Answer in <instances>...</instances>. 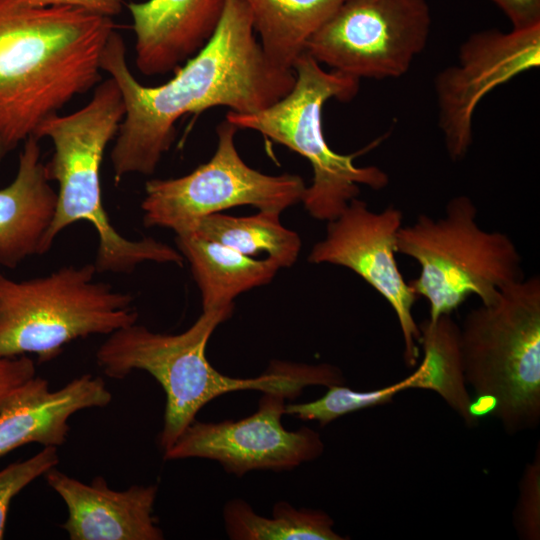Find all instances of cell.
<instances>
[{"label": "cell", "instance_id": "6da1fadb", "mask_svg": "<svg viewBox=\"0 0 540 540\" xmlns=\"http://www.w3.org/2000/svg\"><path fill=\"white\" fill-rule=\"evenodd\" d=\"M100 67L118 85L125 107L110 154L116 184L128 174L150 175L156 170L183 115L215 106L255 113L287 95L296 80L293 69L274 65L263 52L243 0H226L210 40L162 85L148 87L137 81L116 31L102 51Z\"/></svg>", "mask_w": 540, "mask_h": 540}, {"label": "cell", "instance_id": "7a4b0ae2", "mask_svg": "<svg viewBox=\"0 0 540 540\" xmlns=\"http://www.w3.org/2000/svg\"><path fill=\"white\" fill-rule=\"evenodd\" d=\"M115 24L70 6L0 0V141L8 151L101 81Z\"/></svg>", "mask_w": 540, "mask_h": 540}, {"label": "cell", "instance_id": "3957f363", "mask_svg": "<svg viewBox=\"0 0 540 540\" xmlns=\"http://www.w3.org/2000/svg\"><path fill=\"white\" fill-rule=\"evenodd\" d=\"M233 304L203 310L184 332H153L137 322L110 335L96 352V362L112 379H124L134 370L149 373L165 393L159 446L169 449L198 412L215 398L235 391L283 392L294 399L308 386L345 382L342 371L331 364H298L275 360L260 376L236 378L217 371L206 357L215 329L229 319Z\"/></svg>", "mask_w": 540, "mask_h": 540}, {"label": "cell", "instance_id": "277c9868", "mask_svg": "<svg viewBox=\"0 0 540 540\" xmlns=\"http://www.w3.org/2000/svg\"><path fill=\"white\" fill-rule=\"evenodd\" d=\"M125 114L116 82L97 84L81 109L46 118L33 137L51 140L54 151L45 164L47 177L58 184L55 214L44 240V254L70 225L86 221L98 238L97 272L130 273L145 262L183 265L173 247L153 238L131 240L112 225L102 201L101 165L105 150L115 138Z\"/></svg>", "mask_w": 540, "mask_h": 540}, {"label": "cell", "instance_id": "5b68a950", "mask_svg": "<svg viewBox=\"0 0 540 540\" xmlns=\"http://www.w3.org/2000/svg\"><path fill=\"white\" fill-rule=\"evenodd\" d=\"M464 375L476 396L494 400L506 432L540 422V278L503 288L495 301L471 309L460 327Z\"/></svg>", "mask_w": 540, "mask_h": 540}, {"label": "cell", "instance_id": "8992f818", "mask_svg": "<svg viewBox=\"0 0 540 540\" xmlns=\"http://www.w3.org/2000/svg\"><path fill=\"white\" fill-rule=\"evenodd\" d=\"M96 273L94 263L21 281L0 272V356L34 354L47 362L74 340L136 323L133 296L97 281Z\"/></svg>", "mask_w": 540, "mask_h": 540}, {"label": "cell", "instance_id": "52a82bcc", "mask_svg": "<svg viewBox=\"0 0 540 540\" xmlns=\"http://www.w3.org/2000/svg\"><path fill=\"white\" fill-rule=\"evenodd\" d=\"M292 69L296 80L287 95L255 113L229 111L226 119L237 128L257 131L308 159L313 180L301 201L312 217L328 222L357 198L359 185L380 190L389 179L376 166H356L354 158L361 152L339 154L324 137V104L333 98L352 100L359 91L360 80L336 70H324L306 52L296 59Z\"/></svg>", "mask_w": 540, "mask_h": 540}, {"label": "cell", "instance_id": "ba28073f", "mask_svg": "<svg viewBox=\"0 0 540 540\" xmlns=\"http://www.w3.org/2000/svg\"><path fill=\"white\" fill-rule=\"evenodd\" d=\"M476 216L472 199L460 195L447 203L443 217L421 214L398 231L397 253L420 265L409 285L428 301L431 321L451 315L471 295L490 304L503 288L524 278L512 239L482 229Z\"/></svg>", "mask_w": 540, "mask_h": 540}, {"label": "cell", "instance_id": "9c48e42d", "mask_svg": "<svg viewBox=\"0 0 540 540\" xmlns=\"http://www.w3.org/2000/svg\"><path fill=\"white\" fill-rule=\"evenodd\" d=\"M237 129L222 121L214 155L189 174L146 182L141 203L145 226L187 234L202 218L229 208L251 205L281 213L302 200L306 185L300 176L267 175L242 160L234 143Z\"/></svg>", "mask_w": 540, "mask_h": 540}, {"label": "cell", "instance_id": "30bf717a", "mask_svg": "<svg viewBox=\"0 0 540 540\" xmlns=\"http://www.w3.org/2000/svg\"><path fill=\"white\" fill-rule=\"evenodd\" d=\"M431 22L426 0H344L305 52L359 80L398 78L426 47Z\"/></svg>", "mask_w": 540, "mask_h": 540}, {"label": "cell", "instance_id": "8fae6325", "mask_svg": "<svg viewBox=\"0 0 540 540\" xmlns=\"http://www.w3.org/2000/svg\"><path fill=\"white\" fill-rule=\"evenodd\" d=\"M283 392H264L257 411L238 421L194 420L163 452L165 460L204 458L241 477L250 471L282 472L317 459L324 451L320 434L303 426L295 431L282 424Z\"/></svg>", "mask_w": 540, "mask_h": 540}, {"label": "cell", "instance_id": "7c38bea8", "mask_svg": "<svg viewBox=\"0 0 540 540\" xmlns=\"http://www.w3.org/2000/svg\"><path fill=\"white\" fill-rule=\"evenodd\" d=\"M402 221V212L393 206L373 212L364 201L354 198L328 221L324 239L314 245L308 260L352 270L387 301L401 329L404 361L414 367L420 355L421 335L412 314L417 296L395 258Z\"/></svg>", "mask_w": 540, "mask_h": 540}, {"label": "cell", "instance_id": "4fadbf2b", "mask_svg": "<svg viewBox=\"0 0 540 540\" xmlns=\"http://www.w3.org/2000/svg\"><path fill=\"white\" fill-rule=\"evenodd\" d=\"M539 66L540 25L508 33L484 30L469 36L460 46L458 63L435 78L438 124L451 160H462L468 153L473 115L484 96Z\"/></svg>", "mask_w": 540, "mask_h": 540}, {"label": "cell", "instance_id": "5bb4252c", "mask_svg": "<svg viewBox=\"0 0 540 540\" xmlns=\"http://www.w3.org/2000/svg\"><path fill=\"white\" fill-rule=\"evenodd\" d=\"M67 508L61 524L70 540H162L154 516L158 486L112 489L102 476L84 483L55 468L45 475Z\"/></svg>", "mask_w": 540, "mask_h": 540}, {"label": "cell", "instance_id": "9a60e30c", "mask_svg": "<svg viewBox=\"0 0 540 540\" xmlns=\"http://www.w3.org/2000/svg\"><path fill=\"white\" fill-rule=\"evenodd\" d=\"M111 401L99 376L83 374L56 390H50L45 378L33 376L0 409V459L30 443L58 448L67 440L75 413L103 408Z\"/></svg>", "mask_w": 540, "mask_h": 540}, {"label": "cell", "instance_id": "2e32d148", "mask_svg": "<svg viewBox=\"0 0 540 540\" xmlns=\"http://www.w3.org/2000/svg\"><path fill=\"white\" fill-rule=\"evenodd\" d=\"M226 0H147L128 9L136 35V66L146 76L175 71L213 36Z\"/></svg>", "mask_w": 540, "mask_h": 540}, {"label": "cell", "instance_id": "e0dca14e", "mask_svg": "<svg viewBox=\"0 0 540 540\" xmlns=\"http://www.w3.org/2000/svg\"><path fill=\"white\" fill-rule=\"evenodd\" d=\"M57 192L41 160L39 140L24 141L15 178L0 189V266L16 268L28 257L44 254Z\"/></svg>", "mask_w": 540, "mask_h": 540}, {"label": "cell", "instance_id": "ac0fdd59", "mask_svg": "<svg viewBox=\"0 0 540 540\" xmlns=\"http://www.w3.org/2000/svg\"><path fill=\"white\" fill-rule=\"evenodd\" d=\"M176 244L190 264L203 310L233 304L236 296L270 282L280 269L268 257L255 259L192 234L176 235Z\"/></svg>", "mask_w": 540, "mask_h": 540}, {"label": "cell", "instance_id": "d6986e66", "mask_svg": "<svg viewBox=\"0 0 540 540\" xmlns=\"http://www.w3.org/2000/svg\"><path fill=\"white\" fill-rule=\"evenodd\" d=\"M261 48L276 66L292 69L309 39L344 0H243Z\"/></svg>", "mask_w": 540, "mask_h": 540}, {"label": "cell", "instance_id": "ffe728a7", "mask_svg": "<svg viewBox=\"0 0 540 540\" xmlns=\"http://www.w3.org/2000/svg\"><path fill=\"white\" fill-rule=\"evenodd\" d=\"M423 359L413 372L412 388L436 392L467 426L478 422L470 413L472 397L467 389L460 348V326L451 315L421 322Z\"/></svg>", "mask_w": 540, "mask_h": 540}, {"label": "cell", "instance_id": "44dd1931", "mask_svg": "<svg viewBox=\"0 0 540 540\" xmlns=\"http://www.w3.org/2000/svg\"><path fill=\"white\" fill-rule=\"evenodd\" d=\"M187 234L220 243L249 257L264 253L280 268L293 265L301 248L298 234L285 228L280 213L273 211H259L247 217L214 213L202 218Z\"/></svg>", "mask_w": 540, "mask_h": 540}, {"label": "cell", "instance_id": "7402d4cb", "mask_svg": "<svg viewBox=\"0 0 540 540\" xmlns=\"http://www.w3.org/2000/svg\"><path fill=\"white\" fill-rule=\"evenodd\" d=\"M227 535L232 540H344L334 531V520L324 511L295 508L277 502L272 517L257 514L242 499H232L223 508Z\"/></svg>", "mask_w": 540, "mask_h": 540}, {"label": "cell", "instance_id": "603a6c76", "mask_svg": "<svg viewBox=\"0 0 540 540\" xmlns=\"http://www.w3.org/2000/svg\"><path fill=\"white\" fill-rule=\"evenodd\" d=\"M412 381L413 373L397 383L370 391H356L343 384L332 385L319 399L286 404L285 414L326 426L349 413L390 403L399 392L411 389Z\"/></svg>", "mask_w": 540, "mask_h": 540}, {"label": "cell", "instance_id": "cb8c5ba5", "mask_svg": "<svg viewBox=\"0 0 540 540\" xmlns=\"http://www.w3.org/2000/svg\"><path fill=\"white\" fill-rule=\"evenodd\" d=\"M58 463V448L44 447L30 458L11 463L0 470V540L5 535L7 515L13 498Z\"/></svg>", "mask_w": 540, "mask_h": 540}, {"label": "cell", "instance_id": "d4e9b609", "mask_svg": "<svg viewBox=\"0 0 540 540\" xmlns=\"http://www.w3.org/2000/svg\"><path fill=\"white\" fill-rule=\"evenodd\" d=\"M514 526L523 540L540 539V447L529 462L519 482V496L514 510Z\"/></svg>", "mask_w": 540, "mask_h": 540}, {"label": "cell", "instance_id": "484cf974", "mask_svg": "<svg viewBox=\"0 0 540 540\" xmlns=\"http://www.w3.org/2000/svg\"><path fill=\"white\" fill-rule=\"evenodd\" d=\"M35 375V363L27 355L0 356V409L18 387Z\"/></svg>", "mask_w": 540, "mask_h": 540}, {"label": "cell", "instance_id": "4316f807", "mask_svg": "<svg viewBox=\"0 0 540 540\" xmlns=\"http://www.w3.org/2000/svg\"><path fill=\"white\" fill-rule=\"evenodd\" d=\"M508 17L514 30L540 25V0H491Z\"/></svg>", "mask_w": 540, "mask_h": 540}, {"label": "cell", "instance_id": "83f0119b", "mask_svg": "<svg viewBox=\"0 0 540 540\" xmlns=\"http://www.w3.org/2000/svg\"><path fill=\"white\" fill-rule=\"evenodd\" d=\"M32 6H70L98 15L112 17L121 12V0H26Z\"/></svg>", "mask_w": 540, "mask_h": 540}, {"label": "cell", "instance_id": "f1b7e54d", "mask_svg": "<svg viewBox=\"0 0 540 540\" xmlns=\"http://www.w3.org/2000/svg\"><path fill=\"white\" fill-rule=\"evenodd\" d=\"M8 153L7 148L4 146V144L0 141V162L5 157V155Z\"/></svg>", "mask_w": 540, "mask_h": 540}]
</instances>
